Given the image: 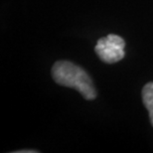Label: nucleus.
<instances>
[{"mask_svg": "<svg viewBox=\"0 0 153 153\" xmlns=\"http://www.w3.org/2000/svg\"><path fill=\"white\" fill-rule=\"evenodd\" d=\"M37 150H20L16 151V153H37Z\"/></svg>", "mask_w": 153, "mask_h": 153, "instance_id": "4", "label": "nucleus"}, {"mask_svg": "<svg viewBox=\"0 0 153 153\" xmlns=\"http://www.w3.org/2000/svg\"><path fill=\"white\" fill-rule=\"evenodd\" d=\"M52 76L58 85L75 88L85 100L96 99L97 91L91 79L81 67L69 61H58L52 68Z\"/></svg>", "mask_w": 153, "mask_h": 153, "instance_id": "1", "label": "nucleus"}, {"mask_svg": "<svg viewBox=\"0 0 153 153\" xmlns=\"http://www.w3.org/2000/svg\"><path fill=\"white\" fill-rule=\"evenodd\" d=\"M125 42L121 37L109 34L97 40L94 51L102 62L106 64L117 63L124 58Z\"/></svg>", "mask_w": 153, "mask_h": 153, "instance_id": "2", "label": "nucleus"}, {"mask_svg": "<svg viewBox=\"0 0 153 153\" xmlns=\"http://www.w3.org/2000/svg\"><path fill=\"white\" fill-rule=\"evenodd\" d=\"M142 100L148 111L149 118L153 126V82L146 84L142 88Z\"/></svg>", "mask_w": 153, "mask_h": 153, "instance_id": "3", "label": "nucleus"}]
</instances>
